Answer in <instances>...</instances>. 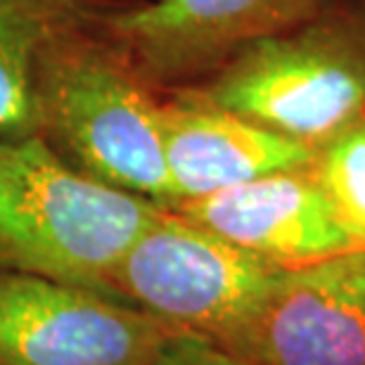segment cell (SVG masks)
Returning <instances> with one entry per match:
<instances>
[{"instance_id": "cell-1", "label": "cell", "mask_w": 365, "mask_h": 365, "mask_svg": "<svg viewBox=\"0 0 365 365\" xmlns=\"http://www.w3.org/2000/svg\"><path fill=\"white\" fill-rule=\"evenodd\" d=\"M162 102L98 19L60 34L43 53L36 81L41 140L83 176L173 207Z\"/></svg>"}, {"instance_id": "cell-2", "label": "cell", "mask_w": 365, "mask_h": 365, "mask_svg": "<svg viewBox=\"0 0 365 365\" xmlns=\"http://www.w3.org/2000/svg\"><path fill=\"white\" fill-rule=\"evenodd\" d=\"M162 204L83 176L41 138L0 143V268L119 299L114 273ZM123 302V299H121Z\"/></svg>"}, {"instance_id": "cell-3", "label": "cell", "mask_w": 365, "mask_h": 365, "mask_svg": "<svg viewBox=\"0 0 365 365\" xmlns=\"http://www.w3.org/2000/svg\"><path fill=\"white\" fill-rule=\"evenodd\" d=\"M192 88L320 150L365 121V31L344 17L313 14L252 43Z\"/></svg>"}, {"instance_id": "cell-4", "label": "cell", "mask_w": 365, "mask_h": 365, "mask_svg": "<svg viewBox=\"0 0 365 365\" xmlns=\"http://www.w3.org/2000/svg\"><path fill=\"white\" fill-rule=\"evenodd\" d=\"M280 273L162 207L114 273V292L162 323L223 341Z\"/></svg>"}, {"instance_id": "cell-5", "label": "cell", "mask_w": 365, "mask_h": 365, "mask_svg": "<svg viewBox=\"0 0 365 365\" xmlns=\"http://www.w3.org/2000/svg\"><path fill=\"white\" fill-rule=\"evenodd\" d=\"M171 330L121 299L0 268V365H150Z\"/></svg>"}, {"instance_id": "cell-6", "label": "cell", "mask_w": 365, "mask_h": 365, "mask_svg": "<svg viewBox=\"0 0 365 365\" xmlns=\"http://www.w3.org/2000/svg\"><path fill=\"white\" fill-rule=\"evenodd\" d=\"M320 0L116 3L98 26L159 93L202 83L252 43L311 19Z\"/></svg>"}, {"instance_id": "cell-7", "label": "cell", "mask_w": 365, "mask_h": 365, "mask_svg": "<svg viewBox=\"0 0 365 365\" xmlns=\"http://www.w3.org/2000/svg\"><path fill=\"white\" fill-rule=\"evenodd\" d=\"M218 344L252 365H365V250L280 271Z\"/></svg>"}, {"instance_id": "cell-8", "label": "cell", "mask_w": 365, "mask_h": 365, "mask_svg": "<svg viewBox=\"0 0 365 365\" xmlns=\"http://www.w3.org/2000/svg\"><path fill=\"white\" fill-rule=\"evenodd\" d=\"M171 209L275 271H297L356 250L311 166Z\"/></svg>"}, {"instance_id": "cell-9", "label": "cell", "mask_w": 365, "mask_h": 365, "mask_svg": "<svg viewBox=\"0 0 365 365\" xmlns=\"http://www.w3.org/2000/svg\"><path fill=\"white\" fill-rule=\"evenodd\" d=\"M166 95L162 133L173 207L316 162L318 150L216 105L192 86Z\"/></svg>"}, {"instance_id": "cell-10", "label": "cell", "mask_w": 365, "mask_h": 365, "mask_svg": "<svg viewBox=\"0 0 365 365\" xmlns=\"http://www.w3.org/2000/svg\"><path fill=\"white\" fill-rule=\"evenodd\" d=\"M114 0H0V143L38 138L36 81L57 36L112 10Z\"/></svg>"}, {"instance_id": "cell-11", "label": "cell", "mask_w": 365, "mask_h": 365, "mask_svg": "<svg viewBox=\"0 0 365 365\" xmlns=\"http://www.w3.org/2000/svg\"><path fill=\"white\" fill-rule=\"evenodd\" d=\"M311 169L356 250H365V121L323 145Z\"/></svg>"}, {"instance_id": "cell-12", "label": "cell", "mask_w": 365, "mask_h": 365, "mask_svg": "<svg viewBox=\"0 0 365 365\" xmlns=\"http://www.w3.org/2000/svg\"><path fill=\"white\" fill-rule=\"evenodd\" d=\"M150 365H252L228 351L216 339L192 330H173L159 344Z\"/></svg>"}]
</instances>
